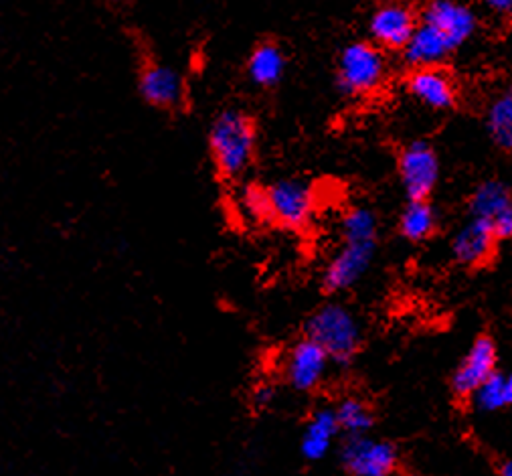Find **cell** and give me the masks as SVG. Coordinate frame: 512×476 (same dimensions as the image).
<instances>
[{"mask_svg": "<svg viewBox=\"0 0 512 476\" xmlns=\"http://www.w3.org/2000/svg\"><path fill=\"white\" fill-rule=\"evenodd\" d=\"M207 146L217 177L235 183L245 177L258 156V122L245 110H223L211 122Z\"/></svg>", "mask_w": 512, "mask_h": 476, "instance_id": "1", "label": "cell"}, {"mask_svg": "<svg viewBox=\"0 0 512 476\" xmlns=\"http://www.w3.org/2000/svg\"><path fill=\"white\" fill-rule=\"evenodd\" d=\"M304 337L320 345L332 365L349 367L363 349V329L357 314L343 302H324L304 323Z\"/></svg>", "mask_w": 512, "mask_h": 476, "instance_id": "2", "label": "cell"}, {"mask_svg": "<svg viewBox=\"0 0 512 476\" xmlns=\"http://www.w3.org/2000/svg\"><path fill=\"white\" fill-rule=\"evenodd\" d=\"M340 237H343V242H340V248L330 258L320 278V290L326 296H338L355 288L373 266L379 248V237Z\"/></svg>", "mask_w": 512, "mask_h": 476, "instance_id": "3", "label": "cell"}, {"mask_svg": "<svg viewBox=\"0 0 512 476\" xmlns=\"http://www.w3.org/2000/svg\"><path fill=\"white\" fill-rule=\"evenodd\" d=\"M385 77L387 59L383 49L375 43H351L338 57L336 84L340 92L351 98H363L377 92L383 86Z\"/></svg>", "mask_w": 512, "mask_h": 476, "instance_id": "4", "label": "cell"}, {"mask_svg": "<svg viewBox=\"0 0 512 476\" xmlns=\"http://www.w3.org/2000/svg\"><path fill=\"white\" fill-rule=\"evenodd\" d=\"M338 460L353 476H391L401 468V450L391 440L357 434L340 444Z\"/></svg>", "mask_w": 512, "mask_h": 476, "instance_id": "5", "label": "cell"}, {"mask_svg": "<svg viewBox=\"0 0 512 476\" xmlns=\"http://www.w3.org/2000/svg\"><path fill=\"white\" fill-rule=\"evenodd\" d=\"M397 175L407 199H432L442 165L438 150L428 140H411L397 154Z\"/></svg>", "mask_w": 512, "mask_h": 476, "instance_id": "6", "label": "cell"}, {"mask_svg": "<svg viewBox=\"0 0 512 476\" xmlns=\"http://www.w3.org/2000/svg\"><path fill=\"white\" fill-rule=\"evenodd\" d=\"M272 225L300 233L304 231L314 215L316 199L310 185L298 179H280L268 185Z\"/></svg>", "mask_w": 512, "mask_h": 476, "instance_id": "7", "label": "cell"}, {"mask_svg": "<svg viewBox=\"0 0 512 476\" xmlns=\"http://www.w3.org/2000/svg\"><path fill=\"white\" fill-rule=\"evenodd\" d=\"M468 215L490 225L496 240H512V187L502 179L478 183L468 197Z\"/></svg>", "mask_w": 512, "mask_h": 476, "instance_id": "8", "label": "cell"}, {"mask_svg": "<svg viewBox=\"0 0 512 476\" xmlns=\"http://www.w3.org/2000/svg\"><path fill=\"white\" fill-rule=\"evenodd\" d=\"M494 371H498V345L494 337H490L488 333H480L450 377V391L454 400L468 404L472 393Z\"/></svg>", "mask_w": 512, "mask_h": 476, "instance_id": "9", "label": "cell"}, {"mask_svg": "<svg viewBox=\"0 0 512 476\" xmlns=\"http://www.w3.org/2000/svg\"><path fill=\"white\" fill-rule=\"evenodd\" d=\"M330 365L332 361L326 351L312 339L302 337L288 349L284 361V377L294 391L312 393L324 383Z\"/></svg>", "mask_w": 512, "mask_h": 476, "instance_id": "10", "label": "cell"}, {"mask_svg": "<svg viewBox=\"0 0 512 476\" xmlns=\"http://www.w3.org/2000/svg\"><path fill=\"white\" fill-rule=\"evenodd\" d=\"M405 90L411 98L434 112H448L458 104L454 77L440 65L411 67L405 79Z\"/></svg>", "mask_w": 512, "mask_h": 476, "instance_id": "11", "label": "cell"}, {"mask_svg": "<svg viewBox=\"0 0 512 476\" xmlns=\"http://www.w3.org/2000/svg\"><path fill=\"white\" fill-rule=\"evenodd\" d=\"M419 19L415 11L401 0H389L377 7L369 19L373 43L387 51H401L411 39Z\"/></svg>", "mask_w": 512, "mask_h": 476, "instance_id": "12", "label": "cell"}, {"mask_svg": "<svg viewBox=\"0 0 512 476\" xmlns=\"http://www.w3.org/2000/svg\"><path fill=\"white\" fill-rule=\"evenodd\" d=\"M419 21L434 27L446 39L452 51L468 43L478 27L472 9L458 3V0H432V3L423 9Z\"/></svg>", "mask_w": 512, "mask_h": 476, "instance_id": "13", "label": "cell"}, {"mask_svg": "<svg viewBox=\"0 0 512 476\" xmlns=\"http://www.w3.org/2000/svg\"><path fill=\"white\" fill-rule=\"evenodd\" d=\"M498 244L500 242L496 240L488 223L470 217L468 223L454 233L450 250L456 264L476 270L488 266L494 260Z\"/></svg>", "mask_w": 512, "mask_h": 476, "instance_id": "14", "label": "cell"}, {"mask_svg": "<svg viewBox=\"0 0 512 476\" xmlns=\"http://www.w3.org/2000/svg\"><path fill=\"white\" fill-rule=\"evenodd\" d=\"M138 92L148 106L173 110L183 102V77L175 67L152 61L138 75Z\"/></svg>", "mask_w": 512, "mask_h": 476, "instance_id": "15", "label": "cell"}, {"mask_svg": "<svg viewBox=\"0 0 512 476\" xmlns=\"http://www.w3.org/2000/svg\"><path fill=\"white\" fill-rule=\"evenodd\" d=\"M338 434H340V428H338L334 408H326V406L316 408L304 424V434L300 440L302 456L308 462H318L326 458Z\"/></svg>", "mask_w": 512, "mask_h": 476, "instance_id": "16", "label": "cell"}, {"mask_svg": "<svg viewBox=\"0 0 512 476\" xmlns=\"http://www.w3.org/2000/svg\"><path fill=\"white\" fill-rule=\"evenodd\" d=\"M399 235L409 244L430 242L440 229V215L432 199H407L399 213Z\"/></svg>", "mask_w": 512, "mask_h": 476, "instance_id": "17", "label": "cell"}, {"mask_svg": "<svg viewBox=\"0 0 512 476\" xmlns=\"http://www.w3.org/2000/svg\"><path fill=\"white\" fill-rule=\"evenodd\" d=\"M286 73V55L274 41H264L255 47L247 59V77L262 90L276 88Z\"/></svg>", "mask_w": 512, "mask_h": 476, "instance_id": "18", "label": "cell"}, {"mask_svg": "<svg viewBox=\"0 0 512 476\" xmlns=\"http://www.w3.org/2000/svg\"><path fill=\"white\" fill-rule=\"evenodd\" d=\"M401 53L409 67H425V65H440L454 51L434 27L419 21L411 39L401 49Z\"/></svg>", "mask_w": 512, "mask_h": 476, "instance_id": "19", "label": "cell"}, {"mask_svg": "<svg viewBox=\"0 0 512 476\" xmlns=\"http://www.w3.org/2000/svg\"><path fill=\"white\" fill-rule=\"evenodd\" d=\"M486 134L490 142L500 150L512 152V84L506 86L486 110Z\"/></svg>", "mask_w": 512, "mask_h": 476, "instance_id": "20", "label": "cell"}, {"mask_svg": "<svg viewBox=\"0 0 512 476\" xmlns=\"http://www.w3.org/2000/svg\"><path fill=\"white\" fill-rule=\"evenodd\" d=\"M334 414L338 420L340 434L345 436H357V434H369L375 428L377 416L371 404L359 395H347L334 406Z\"/></svg>", "mask_w": 512, "mask_h": 476, "instance_id": "21", "label": "cell"}, {"mask_svg": "<svg viewBox=\"0 0 512 476\" xmlns=\"http://www.w3.org/2000/svg\"><path fill=\"white\" fill-rule=\"evenodd\" d=\"M470 404L484 412V414H496L506 406V395H504V373L494 371L480 387L472 393Z\"/></svg>", "mask_w": 512, "mask_h": 476, "instance_id": "22", "label": "cell"}, {"mask_svg": "<svg viewBox=\"0 0 512 476\" xmlns=\"http://www.w3.org/2000/svg\"><path fill=\"white\" fill-rule=\"evenodd\" d=\"M239 205L243 213L255 221V223H268L272 225V213H270V193L268 185L264 183H245L241 189Z\"/></svg>", "mask_w": 512, "mask_h": 476, "instance_id": "23", "label": "cell"}, {"mask_svg": "<svg viewBox=\"0 0 512 476\" xmlns=\"http://www.w3.org/2000/svg\"><path fill=\"white\" fill-rule=\"evenodd\" d=\"M276 402V385L270 381H262L251 391V406L255 412H264Z\"/></svg>", "mask_w": 512, "mask_h": 476, "instance_id": "24", "label": "cell"}, {"mask_svg": "<svg viewBox=\"0 0 512 476\" xmlns=\"http://www.w3.org/2000/svg\"><path fill=\"white\" fill-rule=\"evenodd\" d=\"M482 3L496 15H504V17L512 15V0H482Z\"/></svg>", "mask_w": 512, "mask_h": 476, "instance_id": "25", "label": "cell"}, {"mask_svg": "<svg viewBox=\"0 0 512 476\" xmlns=\"http://www.w3.org/2000/svg\"><path fill=\"white\" fill-rule=\"evenodd\" d=\"M504 395H506V406L512 408V371L504 373Z\"/></svg>", "mask_w": 512, "mask_h": 476, "instance_id": "26", "label": "cell"}, {"mask_svg": "<svg viewBox=\"0 0 512 476\" xmlns=\"http://www.w3.org/2000/svg\"><path fill=\"white\" fill-rule=\"evenodd\" d=\"M498 474L500 476H512V458H506L498 464Z\"/></svg>", "mask_w": 512, "mask_h": 476, "instance_id": "27", "label": "cell"}, {"mask_svg": "<svg viewBox=\"0 0 512 476\" xmlns=\"http://www.w3.org/2000/svg\"><path fill=\"white\" fill-rule=\"evenodd\" d=\"M112 3H124V0H112Z\"/></svg>", "mask_w": 512, "mask_h": 476, "instance_id": "28", "label": "cell"}]
</instances>
